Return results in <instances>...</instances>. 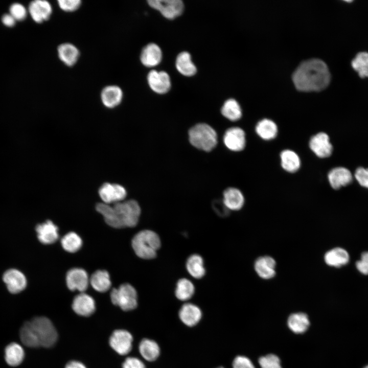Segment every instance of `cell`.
I'll use <instances>...</instances> for the list:
<instances>
[{
    "mask_svg": "<svg viewBox=\"0 0 368 368\" xmlns=\"http://www.w3.org/2000/svg\"><path fill=\"white\" fill-rule=\"evenodd\" d=\"M40 347L49 348L54 346L58 339L57 330L52 322L44 316H38L30 321Z\"/></svg>",
    "mask_w": 368,
    "mask_h": 368,
    "instance_id": "5",
    "label": "cell"
},
{
    "mask_svg": "<svg viewBox=\"0 0 368 368\" xmlns=\"http://www.w3.org/2000/svg\"><path fill=\"white\" fill-rule=\"evenodd\" d=\"M65 368H86V366L81 362L72 360L68 362L65 365Z\"/></svg>",
    "mask_w": 368,
    "mask_h": 368,
    "instance_id": "48",
    "label": "cell"
},
{
    "mask_svg": "<svg viewBox=\"0 0 368 368\" xmlns=\"http://www.w3.org/2000/svg\"><path fill=\"white\" fill-rule=\"evenodd\" d=\"M364 368H368V365L365 366Z\"/></svg>",
    "mask_w": 368,
    "mask_h": 368,
    "instance_id": "49",
    "label": "cell"
},
{
    "mask_svg": "<svg viewBox=\"0 0 368 368\" xmlns=\"http://www.w3.org/2000/svg\"><path fill=\"white\" fill-rule=\"evenodd\" d=\"M66 282L67 287L72 291L78 290L84 292L88 287V276L82 268H74L67 272Z\"/></svg>",
    "mask_w": 368,
    "mask_h": 368,
    "instance_id": "12",
    "label": "cell"
},
{
    "mask_svg": "<svg viewBox=\"0 0 368 368\" xmlns=\"http://www.w3.org/2000/svg\"><path fill=\"white\" fill-rule=\"evenodd\" d=\"M324 259L325 262L328 265L339 267L348 263L349 255L344 249L337 247L327 252L325 255Z\"/></svg>",
    "mask_w": 368,
    "mask_h": 368,
    "instance_id": "27",
    "label": "cell"
},
{
    "mask_svg": "<svg viewBox=\"0 0 368 368\" xmlns=\"http://www.w3.org/2000/svg\"><path fill=\"white\" fill-rule=\"evenodd\" d=\"M96 209L108 225L118 228L136 226L141 214V208L134 200L117 202L112 206L99 203Z\"/></svg>",
    "mask_w": 368,
    "mask_h": 368,
    "instance_id": "2",
    "label": "cell"
},
{
    "mask_svg": "<svg viewBox=\"0 0 368 368\" xmlns=\"http://www.w3.org/2000/svg\"><path fill=\"white\" fill-rule=\"evenodd\" d=\"M276 262L273 258L265 256L258 258L254 264L258 275L263 279H270L275 275Z\"/></svg>",
    "mask_w": 368,
    "mask_h": 368,
    "instance_id": "22",
    "label": "cell"
},
{
    "mask_svg": "<svg viewBox=\"0 0 368 368\" xmlns=\"http://www.w3.org/2000/svg\"><path fill=\"white\" fill-rule=\"evenodd\" d=\"M3 280L8 291L13 294L19 293L27 286V280L25 275L16 269H10L5 272Z\"/></svg>",
    "mask_w": 368,
    "mask_h": 368,
    "instance_id": "13",
    "label": "cell"
},
{
    "mask_svg": "<svg viewBox=\"0 0 368 368\" xmlns=\"http://www.w3.org/2000/svg\"><path fill=\"white\" fill-rule=\"evenodd\" d=\"M160 245L158 235L151 230L139 232L132 240V247L135 254L143 259L154 258Z\"/></svg>",
    "mask_w": 368,
    "mask_h": 368,
    "instance_id": "3",
    "label": "cell"
},
{
    "mask_svg": "<svg viewBox=\"0 0 368 368\" xmlns=\"http://www.w3.org/2000/svg\"><path fill=\"white\" fill-rule=\"evenodd\" d=\"M289 328L296 334H302L307 331L310 325L308 315L302 312L291 314L287 320Z\"/></svg>",
    "mask_w": 368,
    "mask_h": 368,
    "instance_id": "29",
    "label": "cell"
},
{
    "mask_svg": "<svg viewBox=\"0 0 368 368\" xmlns=\"http://www.w3.org/2000/svg\"><path fill=\"white\" fill-rule=\"evenodd\" d=\"M139 349L142 356L148 361H155L160 354L158 344L155 341L147 338L141 340Z\"/></svg>",
    "mask_w": 368,
    "mask_h": 368,
    "instance_id": "31",
    "label": "cell"
},
{
    "mask_svg": "<svg viewBox=\"0 0 368 368\" xmlns=\"http://www.w3.org/2000/svg\"><path fill=\"white\" fill-rule=\"evenodd\" d=\"M103 104L108 108L118 106L122 102L123 92L120 87L116 85H110L104 87L100 94Z\"/></svg>",
    "mask_w": 368,
    "mask_h": 368,
    "instance_id": "17",
    "label": "cell"
},
{
    "mask_svg": "<svg viewBox=\"0 0 368 368\" xmlns=\"http://www.w3.org/2000/svg\"><path fill=\"white\" fill-rule=\"evenodd\" d=\"M133 337L128 331L125 330H116L109 338L110 347L119 354L126 355L131 350Z\"/></svg>",
    "mask_w": 368,
    "mask_h": 368,
    "instance_id": "8",
    "label": "cell"
},
{
    "mask_svg": "<svg viewBox=\"0 0 368 368\" xmlns=\"http://www.w3.org/2000/svg\"><path fill=\"white\" fill-rule=\"evenodd\" d=\"M162 58V50L158 45L154 43L146 45L143 49L140 55L142 63L147 67H153L158 65Z\"/></svg>",
    "mask_w": 368,
    "mask_h": 368,
    "instance_id": "21",
    "label": "cell"
},
{
    "mask_svg": "<svg viewBox=\"0 0 368 368\" xmlns=\"http://www.w3.org/2000/svg\"><path fill=\"white\" fill-rule=\"evenodd\" d=\"M58 227L51 220L38 224L36 227L37 237L44 244H50L58 239Z\"/></svg>",
    "mask_w": 368,
    "mask_h": 368,
    "instance_id": "19",
    "label": "cell"
},
{
    "mask_svg": "<svg viewBox=\"0 0 368 368\" xmlns=\"http://www.w3.org/2000/svg\"><path fill=\"white\" fill-rule=\"evenodd\" d=\"M261 368H282L279 358L274 354H268L259 359Z\"/></svg>",
    "mask_w": 368,
    "mask_h": 368,
    "instance_id": "39",
    "label": "cell"
},
{
    "mask_svg": "<svg viewBox=\"0 0 368 368\" xmlns=\"http://www.w3.org/2000/svg\"><path fill=\"white\" fill-rule=\"evenodd\" d=\"M282 168L289 173H295L301 167V161L298 155L290 149H285L280 154Z\"/></svg>",
    "mask_w": 368,
    "mask_h": 368,
    "instance_id": "26",
    "label": "cell"
},
{
    "mask_svg": "<svg viewBox=\"0 0 368 368\" xmlns=\"http://www.w3.org/2000/svg\"><path fill=\"white\" fill-rule=\"evenodd\" d=\"M352 66L361 78L368 77V53L357 54L352 61Z\"/></svg>",
    "mask_w": 368,
    "mask_h": 368,
    "instance_id": "38",
    "label": "cell"
},
{
    "mask_svg": "<svg viewBox=\"0 0 368 368\" xmlns=\"http://www.w3.org/2000/svg\"><path fill=\"white\" fill-rule=\"evenodd\" d=\"M72 308L78 315L85 317L89 316L95 311V302L90 295L81 292L74 298Z\"/></svg>",
    "mask_w": 368,
    "mask_h": 368,
    "instance_id": "16",
    "label": "cell"
},
{
    "mask_svg": "<svg viewBox=\"0 0 368 368\" xmlns=\"http://www.w3.org/2000/svg\"><path fill=\"white\" fill-rule=\"evenodd\" d=\"M123 368H146L144 363L136 357H129L126 358L122 364Z\"/></svg>",
    "mask_w": 368,
    "mask_h": 368,
    "instance_id": "44",
    "label": "cell"
},
{
    "mask_svg": "<svg viewBox=\"0 0 368 368\" xmlns=\"http://www.w3.org/2000/svg\"><path fill=\"white\" fill-rule=\"evenodd\" d=\"M222 114L231 121H236L242 117V109L238 102L234 99L227 100L221 109Z\"/></svg>",
    "mask_w": 368,
    "mask_h": 368,
    "instance_id": "34",
    "label": "cell"
},
{
    "mask_svg": "<svg viewBox=\"0 0 368 368\" xmlns=\"http://www.w3.org/2000/svg\"><path fill=\"white\" fill-rule=\"evenodd\" d=\"M328 179L331 187L338 189L350 183L353 179L351 172L344 167H336L328 174Z\"/></svg>",
    "mask_w": 368,
    "mask_h": 368,
    "instance_id": "18",
    "label": "cell"
},
{
    "mask_svg": "<svg viewBox=\"0 0 368 368\" xmlns=\"http://www.w3.org/2000/svg\"><path fill=\"white\" fill-rule=\"evenodd\" d=\"M90 283L95 290L100 292L107 291L111 286L109 274L104 270L96 271L90 277Z\"/></svg>",
    "mask_w": 368,
    "mask_h": 368,
    "instance_id": "32",
    "label": "cell"
},
{
    "mask_svg": "<svg viewBox=\"0 0 368 368\" xmlns=\"http://www.w3.org/2000/svg\"><path fill=\"white\" fill-rule=\"evenodd\" d=\"M111 302L125 311L135 309L137 306V295L135 289L130 284L124 283L110 293Z\"/></svg>",
    "mask_w": 368,
    "mask_h": 368,
    "instance_id": "6",
    "label": "cell"
},
{
    "mask_svg": "<svg viewBox=\"0 0 368 368\" xmlns=\"http://www.w3.org/2000/svg\"><path fill=\"white\" fill-rule=\"evenodd\" d=\"M354 176L361 186L368 188V168H358L355 171Z\"/></svg>",
    "mask_w": 368,
    "mask_h": 368,
    "instance_id": "42",
    "label": "cell"
},
{
    "mask_svg": "<svg viewBox=\"0 0 368 368\" xmlns=\"http://www.w3.org/2000/svg\"><path fill=\"white\" fill-rule=\"evenodd\" d=\"M63 249L69 252H75L82 246L80 237L74 232H70L63 237L61 241Z\"/></svg>",
    "mask_w": 368,
    "mask_h": 368,
    "instance_id": "37",
    "label": "cell"
},
{
    "mask_svg": "<svg viewBox=\"0 0 368 368\" xmlns=\"http://www.w3.org/2000/svg\"><path fill=\"white\" fill-rule=\"evenodd\" d=\"M15 18L10 14H5L3 16L2 21L3 24L7 27H11L15 24Z\"/></svg>",
    "mask_w": 368,
    "mask_h": 368,
    "instance_id": "47",
    "label": "cell"
},
{
    "mask_svg": "<svg viewBox=\"0 0 368 368\" xmlns=\"http://www.w3.org/2000/svg\"><path fill=\"white\" fill-rule=\"evenodd\" d=\"M147 2L151 7L169 19L180 15L184 9V4L181 0H149Z\"/></svg>",
    "mask_w": 368,
    "mask_h": 368,
    "instance_id": "7",
    "label": "cell"
},
{
    "mask_svg": "<svg viewBox=\"0 0 368 368\" xmlns=\"http://www.w3.org/2000/svg\"><path fill=\"white\" fill-rule=\"evenodd\" d=\"M24 357V350L18 343L12 342L6 347L5 359L9 365L16 366L19 365L23 361Z\"/></svg>",
    "mask_w": 368,
    "mask_h": 368,
    "instance_id": "28",
    "label": "cell"
},
{
    "mask_svg": "<svg viewBox=\"0 0 368 368\" xmlns=\"http://www.w3.org/2000/svg\"><path fill=\"white\" fill-rule=\"evenodd\" d=\"M310 150L318 157L321 158L330 156L333 151V146L328 135L323 132L313 135L309 142Z\"/></svg>",
    "mask_w": 368,
    "mask_h": 368,
    "instance_id": "9",
    "label": "cell"
},
{
    "mask_svg": "<svg viewBox=\"0 0 368 368\" xmlns=\"http://www.w3.org/2000/svg\"><path fill=\"white\" fill-rule=\"evenodd\" d=\"M213 208L220 216L224 217L228 214L229 210L225 206L222 200H216L213 202Z\"/></svg>",
    "mask_w": 368,
    "mask_h": 368,
    "instance_id": "46",
    "label": "cell"
},
{
    "mask_svg": "<svg viewBox=\"0 0 368 368\" xmlns=\"http://www.w3.org/2000/svg\"><path fill=\"white\" fill-rule=\"evenodd\" d=\"M57 3L60 9L66 12H72L77 10L82 4L80 0H58Z\"/></svg>",
    "mask_w": 368,
    "mask_h": 368,
    "instance_id": "40",
    "label": "cell"
},
{
    "mask_svg": "<svg viewBox=\"0 0 368 368\" xmlns=\"http://www.w3.org/2000/svg\"><path fill=\"white\" fill-rule=\"evenodd\" d=\"M10 13L15 20H23L27 16V12L22 5L14 3L10 7Z\"/></svg>",
    "mask_w": 368,
    "mask_h": 368,
    "instance_id": "41",
    "label": "cell"
},
{
    "mask_svg": "<svg viewBox=\"0 0 368 368\" xmlns=\"http://www.w3.org/2000/svg\"><path fill=\"white\" fill-rule=\"evenodd\" d=\"M99 194L104 203L109 204L122 201L126 197L127 191L120 185L105 183L100 188Z\"/></svg>",
    "mask_w": 368,
    "mask_h": 368,
    "instance_id": "11",
    "label": "cell"
},
{
    "mask_svg": "<svg viewBox=\"0 0 368 368\" xmlns=\"http://www.w3.org/2000/svg\"><path fill=\"white\" fill-rule=\"evenodd\" d=\"M186 268L189 273L195 279H200L205 273L203 260L197 254L192 255L188 258Z\"/></svg>",
    "mask_w": 368,
    "mask_h": 368,
    "instance_id": "33",
    "label": "cell"
},
{
    "mask_svg": "<svg viewBox=\"0 0 368 368\" xmlns=\"http://www.w3.org/2000/svg\"><path fill=\"white\" fill-rule=\"evenodd\" d=\"M194 291L195 287L191 281L182 278L179 279L176 284L175 294L178 300L186 301L192 297Z\"/></svg>",
    "mask_w": 368,
    "mask_h": 368,
    "instance_id": "35",
    "label": "cell"
},
{
    "mask_svg": "<svg viewBox=\"0 0 368 368\" xmlns=\"http://www.w3.org/2000/svg\"><path fill=\"white\" fill-rule=\"evenodd\" d=\"M255 131L262 140L270 141L277 136L278 127L272 120L263 119L257 123L255 126Z\"/></svg>",
    "mask_w": 368,
    "mask_h": 368,
    "instance_id": "25",
    "label": "cell"
},
{
    "mask_svg": "<svg viewBox=\"0 0 368 368\" xmlns=\"http://www.w3.org/2000/svg\"><path fill=\"white\" fill-rule=\"evenodd\" d=\"M189 139L192 146L206 152L213 149L217 144L216 131L205 123H199L193 126L189 131Z\"/></svg>",
    "mask_w": 368,
    "mask_h": 368,
    "instance_id": "4",
    "label": "cell"
},
{
    "mask_svg": "<svg viewBox=\"0 0 368 368\" xmlns=\"http://www.w3.org/2000/svg\"><path fill=\"white\" fill-rule=\"evenodd\" d=\"M20 338L22 342L30 348L40 347L39 341L30 321L24 324L20 330Z\"/></svg>",
    "mask_w": 368,
    "mask_h": 368,
    "instance_id": "36",
    "label": "cell"
},
{
    "mask_svg": "<svg viewBox=\"0 0 368 368\" xmlns=\"http://www.w3.org/2000/svg\"><path fill=\"white\" fill-rule=\"evenodd\" d=\"M233 368H255L251 361L244 356H237L233 362Z\"/></svg>",
    "mask_w": 368,
    "mask_h": 368,
    "instance_id": "43",
    "label": "cell"
},
{
    "mask_svg": "<svg viewBox=\"0 0 368 368\" xmlns=\"http://www.w3.org/2000/svg\"><path fill=\"white\" fill-rule=\"evenodd\" d=\"M223 141L226 147L229 150L234 152L241 151L246 146V134L240 127H233L226 130Z\"/></svg>",
    "mask_w": 368,
    "mask_h": 368,
    "instance_id": "10",
    "label": "cell"
},
{
    "mask_svg": "<svg viewBox=\"0 0 368 368\" xmlns=\"http://www.w3.org/2000/svg\"><path fill=\"white\" fill-rule=\"evenodd\" d=\"M176 67L177 71L185 76H192L197 72L195 64L191 60L189 53L182 52L180 53L176 59Z\"/></svg>",
    "mask_w": 368,
    "mask_h": 368,
    "instance_id": "30",
    "label": "cell"
},
{
    "mask_svg": "<svg viewBox=\"0 0 368 368\" xmlns=\"http://www.w3.org/2000/svg\"><path fill=\"white\" fill-rule=\"evenodd\" d=\"M57 54L60 61L68 66L74 65L80 56L79 49L74 44L69 42L59 44L57 48Z\"/></svg>",
    "mask_w": 368,
    "mask_h": 368,
    "instance_id": "23",
    "label": "cell"
},
{
    "mask_svg": "<svg viewBox=\"0 0 368 368\" xmlns=\"http://www.w3.org/2000/svg\"><path fill=\"white\" fill-rule=\"evenodd\" d=\"M330 79L327 65L318 59H311L302 62L292 75L295 86L302 91L323 90L328 86Z\"/></svg>",
    "mask_w": 368,
    "mask_h": 368,
    "instance_id": "1",
    "label": "cell"
},
{
    "mask_svg": "<svg viewBox=\"0 0 368 368\" xmlns=\"http://www.w3.org/2000/svg\"><path fill=\"white\" fill-rule=\"evenodd\" d=\"M218 368H224V367L220 366V367H218Z\"/></svg>",
    "mask_w": 368,
    "mask_h": 368,
    "instance_id": "50",
    "label": "cell"
},
{
    "mask_svg": "<svg viewBox=\"0 0 368 368\" xmlns=\"http://www.w3.org/2000/svg\"><path fill=\"white\" fill-rule=\"evenodd\" d=\"M147 81L151 89L159 94L167 93L171 85L170 77L164 71H151L148 74Z\"/></svg>",
    "mask_w": 368,
    "mask_h": 368,
    "instance_id": "14",
    "label": "cell"
},
{
    "mask_svg": "<svg viewBox=\"0 0 368 368\" xmlns=\"http://www.w3.org/2000/svg\"><path fill=\"white\" fill-rule=\"evenodd\" d=\"M179 317L181 321L189 327L195 326L201 318L202 312L196 305L186 303L182 306L179 311Z\"/></svg>",
    "mask_w": 368,
    "mask_h": 368,
    "instance_id": "24",
    "label": "cell"
},
{
    "mask_svg": "<svg viewBox=\"0 0 368 368\" xmlns=\"http://www.w3.org/2000/svg\"><path fill=\"white\" fill-rule=\"evenodd\" d=\"M222 201L228 210L238 211L244 205L245 198L239 189L230 187L224 191Z\"/></svg>",
    "mask_w": 368,
    "mask_h": 368,
    "instance_id": "20",
    "label": "cell"
},
{
    "mask_svg": "<svg viewBox=\"0 0 368 368\" xmlns=\"http://www.w3.org/2000/svg\"><path fill=\"white\" fill-rule=\"evenodd\" d=\"M356 266L361 273L368 274V251L361 255V259L357 261Z\"/></svg>",
    "mask_w": 368,
    "mask_h": 368,
    "instance_id": "45",
    "label": "cell"
},
{
    "mask_svg": "<svg viewBox=\"0 0 368 368\" xmlns=\"http://www.w3.org/2000/svg\"><path fill=\"white\" fill-rule=\"evenodd\" d=\"M28 10L33 20L39 24L48 20L53 12L51 4L45 0L31 2L29 5Z\"/></svg>",
    "mask_w": 368,
    "mask_h": 368,
    "instance_id": "15",
    "label": "cell"
}]
</instances>
